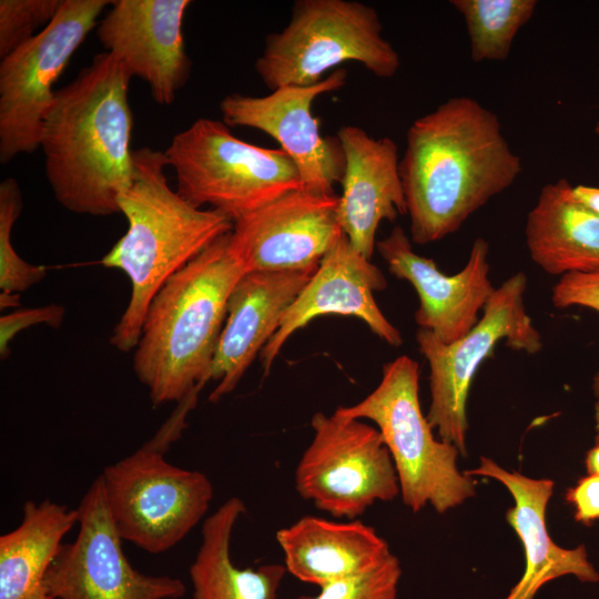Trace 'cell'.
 Returning <instances> with one entry per match:
<instances>
[{"label":"cell","mask_w":599,"mask_h":599,"mask_svg":"<svg viewBox=\"0 0 599 599\" xmlns=\"http://www.w3.org/2000/svg\"><path fill=\"white\" fill-rule=\"evenodd\" d=\"M402 568L393 554L377 567L319 588L315 596L303 595L295 599H396Z\"/></svg>","instance_id":"obj_28"},{"label":"cell","mask_w":599,"mask_h":599,"mask_svg":"<svg viewBox=\"0 0 599 599\" xmlns=\"http://www.w3.org/2000/svg\"><path fill=\"white\" fill-rule=\"evenodd\" d=\"M347 71L335 69L312 85H288L263 97L241 93L225 95L220 102L227 126L255 129L272 136L295 164L303 187L335 194L344 171V154L338 138L321 134L318 119L312 113L321 95L339 90Z\"/></svg>","instance_id":"obj_13"},{"label":"cell","mask_w":599,"mask_h":599,"mask_svg":"<svg viewBox=\"0 0 599 599\" xmlns=\"http://www.w3.org/2000/svg\"><path fill=\"white\" fill-rule=\"evenodd\" d=\"M176 191L196 207L209 205L233 223L302 187L300 173L280 148H262L232 134L223 121L199 118L164 151Z\"/></svg>","instance_id":"obj_8"},{"label":"cell","mask_w":599,"mask_h":599,"mask_svg":"<svg viewBox=\"0 0 599 599\" xmlns=\"http://www.w3.org/2000/svg\"><path fill=\"white\" fill-rule=\"evenodd\" d=\"M527 277L518 272L495 288L477 324L450 344L418 328L416 339L429 365L430 404L427 419L441 440L466 455L467 399L481 363L504 342L529 355L542 348V338L526 312Z\"/></svg>","instance_id":"obj_9"},{"label":"cell","mask_w":599,"mask_h":599,"mask_svg":"<svg viewBox=\"0 0 599 599\" xmlns=\"http://www.w3.org/2000/svg\"><path fill=\"white\" fill-rule=\"evenodd\" d=\"M22 192L13 177L0 183V290L4 293L26 292L47 276V267L28 263L11 242L13 225L22 211Z\"/></svg>","instance_id":"obj_26"},{"label":"cell","mask_w":599,"mask_h":599,"mask_svg":"<svg viewBox=\"0 0 599 599\" xmlns=\"http://www.w3.org/2000/svg\"><path fill=\"white\" fill-rule=\"evenodd\" d=\"M313 438L295 469L298 495L335 518L349 520L376 501L400 495L392 456L379 430L362 419L315 413Z\"/></svg>","instance_id":"obj_10"},{"label":"cell","mask_w":599,"mask_h":599,"mask_svg":"<svg viewBox=\"0 0 599 599\" xmlns=\"http://www.w3.org/2000/svg\"><path fill=\"white\" fill-rule=\"evenodd\" d=\"M231 232L171 276L153 297L133 369L154 406L180 403L210 380L230 294L245 274Z\"/></svg>","instance_id":"obj_4"},{"label":"cell","mask_w":599,"mask_h":599,"mask_svg":"<svg viewBox=\"0 0 599 599\" xmlns=\"http://www.w3.org/2000/svg\"><path fill=\"white\" fill-rule=\"evenodd\" d=\"M189 0H116L97 28L105 52L146 82L153 100L170 105L190 78L183 21Z\"/></svg>","instance_id":"obj_15"},{"label":"cell","mask_w":599,"mask_h":599,"mask_svg":"<svg viewBox=\"0 0 599 599\" xmlns=\"http://www.w3.org/2000/svg\"><path fill=\"white\" fill-rule=\"evenodd\" d=\"M276 541L287 572L319 588L366 572L393 555L373 527L355 519L305 516L277 530Z\"/></svg>","instance_id":"obj_21"},{"label":"cell","mask_w":599,"mask_h":599,"mask_svg":"<svg viewBox=\"0 0 599 599\" xmlns=\"http://www.w3.org/2000/svg\"><path fill=\"white\" fill-rule=\"evenodd\" d=\"M573 197L599 217V187L579 184L572 186Z\"/></svg>","instance_id":"obj_32"},{"label":"cell","mask_w":599,"mask_h":599,"mask_svg":"<svg viewBox=\"0 0 599 599\" xmlns=\"http://www.w3.org/2000/svg\"><path fill=\"white\" fill-rule=\"evenodd\" d=\"M530 258L550 275L599 273V217L560 179L546 184L525 229Z\"/></svg>","instance_id":"obj_22"},{"label":"cell","mask_w":599,"mask_h":599,"mask_svg":"<svg viewBox=\"0 0 599 599\" xmlns=\"http://www.w3.org/2000/svg\"><path fill=\"white\" fill-rule=\"evenodd\" d=\"M74 541L62 544L44 583L52 599H180L184 582L167 575H146L124 555L123 539L110 515L98 476L79 507Z\"/></svg>","instance_id":"obj_12"},{"label":"cell","mask_w":599,"mask_h":599,"mask_svg":"<svg viewBox=\"0 0 599 599\" xmlns=\"http://www.w3.org/2000/svg\"><path fill=\"white\" fill-rule=\"evenodd\" d=\"M592 390L596 396V399H599V369L596 372L592 379Z\"/></svg>","instance_id":"obj_36"},{"label":"cell","mask_w":599,"mask_h":599,"mask_svg":"<svg viewBox=\"0 0 599 599\" xmlns=\"http://www.w3.org/2000/svg\"><path fill=\"white\" fill-rule=\"evenodd\" d=\"M389 272L408 281L419 297L415 321L419 328L432 332L450 344L465 336L479 321L495 288L489 278V244L477 237L465 266L454 275L438 270L434 260L418 255L400 226H395L376 242Z\"/></svg>","instance_id":"obj_16"},{"label":"cell","mask_w":599,"mask_h":599,"mask_svg":"<svg viewBox=\"0 0 599 599\" xmlns=\"http://www.w3.org/2000/svg\"><path fill=\"white\" fill-rule=\"evenodd\" d=\"M246 512L233 496L204 519L202 540L189 568L193 599H277L287 572L284 565L240 568L231 557L233 529Z\"/></svg>","instance_id":"obj_24"},{"label":"cell","mask_w":599,"mask_h":599,"mask_svg":"<svg viewBox=\"0 0 599 599\" xmlns=\"http://www.w3.org/2000/svg\"><path fill=\"white\" fill-rule=\"evenodd\" d=\"M566 501L573 508V519L585 526L599 520V476L581 477L565 494Z\"/></svg>","instance_id":"obj_31"},{"label":"cell","mask_w":599,"mask_h":599,"mask_svg":"<svg viewBox=\"0 0 599 599\" xmlns=\"http://www.w3.org/2000/svg\"><path fill=\"white\" fill-rule=\"evenodd\" d=\"M387 286L382 271L356 251L343 234L286 309L280 327L261 352L265 375L285 342L312 319L324 315L353 316L392 346L403 343L400 332L385 317L374 293Z\"/></svg>","instance_id":"obj_17"},{"label":"cell","mask_w":599,"mask_h":599,"mask_svg":"<svg viewBox=\"0 0 599 599\" xmlns=\"http://www.w3.org/2000/svg\"><path fill=\"white\" fill-rule=\"evenodd\" d=\"M185 425L180 416L171 415L150 441L100 475L118 534L150 554L165 552L181 542L213 499L205 474L174 466L164 457Z\"/></svg>","instance_id":"obj_6"},{"label":"cell","mask_w":599,"mask_h":599,"mask_svg":"<svg viewBox=\"0 0 599 599\" xmlns=\"http://www.w3.org/2000/svg\"><path fill=\"white\" fill-rule=\"evenodd\" d=\"M521 170L497 114L475 99L450 98L416 119L399 160L412 241L453 234Z\"/></svg>","instance_id":"obj_1"},{"label":"cell","mask_w":599,"mask_h":599,"mask_svg":"<svg viewBox=\"0 0 599 599\" xmlns=\"http://www.w3.org/2000/svg\"><path fill=\"white\" fill-rule=\"evenodd\" d=\"M338 197L302 186L235 221L231 246L246 272L316 270L344 234Z\"/></svg>","instance_id":"obj_14"},{"label":"cell","mask_w":599,"mask_h":599,"mask_svg":"<svg viewBox=\"0 0 599 599\" xmlns=\"http://www.w3.org/2000/svg\"><path fill=\"white\" fill-rule=\"evenodd\" d=\"M131 79L118 59L102 52L55 92L40 148L53 195L70 212L120 213L118 199L134 176Z\"/></svg>","instance_id":"obj_2"},{"label":"cell","mask_w":599,"mask_h":599,"mask_svg":"<svg viewBox=\"0 0 599 599\" xmlns=\"http://www.w3.org/2000/svg\"><path fill=\"white\" fill-rule=\"evenodd\" d=\"M109 0H63L52 22L0 63V162L40 148L54 83Z\"/></svg>","instance_id":"obj_11"},{"label":"cell","mask_w":599,"mask_h":599,"mask_svg":"<svg viewBox=\"0 0 599 599\" xmlns=\"http://www.w3.org/2000/svg\"><path fill=\"white\" fill-rule=\"evenodd\" d=\"M316 270L251 271L237 281L211 366L210 380L217 385L210 402L236 388Z\"/></svg>","instance_id":"obj_18"},{"label":"cell","mask_w":599,"mask_h":599,"mask_svg":"<svg viewBox=\"0 0 599 599\" xmlns=\"http://www.w3.org/2000/svg\"><path fill=\"white\" fill-rule=\"evenodd\" d=\"M335 413L377 426L392 456L403 502L412 511L430 505L445 514L476 495V480L457 466L459 449L436 439L422 412L419 367L409 356L385 364L382 380L370 394Z\"/></svg>","instance_id":"obj_5"},{"label":"cell","mask_w":599,"mask_h":599,"mask_svg":"<svg viewBox=\"0 0 599 599\" xmlns=\"http://www.w3.org/2000/svg\"><path fill=\"white\" fill-rule=\"evenodd\" d=\"M585 466L588 475L599 476V440L587 451Z\"/></svg>","instance_id":"obj_33"},{"label":"cell","mask_w":599,"mask_h":599,"mask_svg":"<svg viewBox=\"0 0 599 599\" xmlns=\"http://www.w3.org/2000/svg\"><path fill=\"white\" fill-rule=\"evenodd\" d=\"M78 508L50 499L28 500L20 524L0 537V599H52L44 579Z\"/></svg>","instance_id":"obj_23"},{"label":"cell","mask_w":599,"mask_h":599,"mask_svg":"<svg viewBox=\"0 0 599 599\" xmlns=\"http://www.w3.org/2000/svg\"><path fill=\"white\" fill-rule=\"evenodd\" d=\"M133 160L132 184L118 199L128 229L101 260L131 283L129 303L110 338L124 353L136 347L148 308L166 281L234 225L225 214L196 207L171 189L164 152L143 146L134 150Z\"/></svg>","instance_id":"obj_3"},{"label":"cell","mask_w":599,"mask_h":599,"mask_svg":"<svg viewBox=\"0 0 599 599\" xmlns=\"http://www.w3.org/2000/svg\"><path fill=\"white\" fill-rule=\"evenodd\" d=\"M347 61L378 78L399 70V54L384 38L378 12L355 0H298L286 27L266 37L254 69L272 91L315 84Z\"/></svg>","instance_id":"obj_7"},{"label":"cell","mask_w":599,"mask_h":599,"mask_svg":"<svg viewBox=\"0 0 599 599\" xmlns=\"http://www.w3.org/2000/svg\"><path fill=\"white\" fill-rule=\"evenodd\" d=\"M20 304V294L17 293H0V307L9 308V307H18Z\"/></svg>","instance_id":"obj_34"},{"label":"cell","mask_w":599,"mask_h":599,"mask_svg":"<svg viewBox=\"0 0 599 599\" xmlns=\"http://www.w3.org/2000/svg\"><path fill=\"white\" fill-rule=\"evenodd\" d=\"M62 3L63 0H1V59L45 29Z\"/></svg>","instance_id":"obj_27"},{"label":"cell","mask_w":599,"mask_h":599,"mask_svg":"<svg viewBox=\"0 0 599 599\" xmlns=\"http://www.w3.org/2000/svg\"><path fill=\"white\" fill-rule=\"evenodd\" d=\"M556 308L580 306L599 314V273H570L560 276L551 292Z\"/></svg>","instance_id":"obj_30"},{"label":"cell","mask_w":599,"mask_h":599,"mask_svg":"<svg viewBox=\"0 0 599 599\" xmlns=\"http://www.w3.org/2000/svg\"><path fill=\"white\" fill-rule=\"evenodd\" d=\"M62 305L49 304L38 307L21 308L0 317V356L6 359L10 353V343L23 329L45 324L59 328L64 319Z\"/></svg>","instance_id":"obj_29"},{"label":"cell","mask_w":599,"mask_h":599,"mask_svg":"<svg viewBox=\"0 0 599 599\" xmlns=\"http://www.w3.org/2000/svg\"><path fill=\"white\" fill-rule=\"evenodd\" d=\"M464 473L499 481L514 499L505 517L520 539L526 565L521 578L505 599H534L544 585L564 576H573L582 582L599 581V572L589 560L585 545L564 548L549 535L546 511L554 480L508 470L488 457H480L479 466Z\"/></svg>","instance_id":"obj_20"},{"label":"cell","mask_w":599,"mask_h":599,"mask_svg":"<svg viewBox=\"0 0 599 599\" xmlns=\"http://www.w3.org/2000/svg\"><path fill=\"white\" fill-rule=\"evenodd\" d=\"M337 138L344 154L338 222L352 246L370 260L380 222L407 214L398 149L390 138L356 125L342 126Z\"/></svg>","instance_id":"obj_19"},{"label":"cell","mask_w":599,"mask_h":599,"mask_svg":"<svg viewBox=\"0 0 599 599\" xmlns=\"http://www.w3.org/2000/svg\"><path fill=\"white\" fill-rule=\"evenodd\" d=\"M593 420H595V441L599 440V399H596L593 406Z\"/></svg>","instance_id":"obj_35"},{"label":"cell","mask_w":599,"mask_h":599,"mask_svg":"<svg viewBox=\"0 0 599 599\" xmlns=\"http://www.w3.org/2000/svg\"><path fill=\"white\" fill-rule=\"evenodd\" d=\"M593 132L599 136V121L596 123Z\"/></svg>","instance_id":"obj_37"},{"label":"cell","mask_w":599,"mask_h":599,"mask_svg":"<svg viewBox=\"0 0 599 599\" xmlns=\"http://www.w3.org/2000/svg\"><path fill=\"white\" fill-rule=\"evenodd\" d=\"M464 17L475 62L504 61L518 31L531 19L536 0H453Z\"/></svg>","instance_id":"obj_25"}]
</instances>
